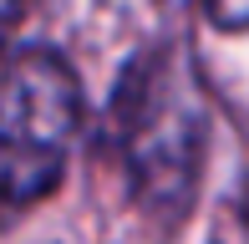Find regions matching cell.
Segmentation results:
<instances>
[{"label":"cell","mask_w":249,"mask_h":244,"mask_svg":"<svg viewBox=\"0 0 249 244\" xmlns=\"http://www.w3.org/2000/svg\"><path fill=\"white\" fill-rule=\"evenodd\" d=\"M107 142L122 163L132 204L158 224H178L194 204L209 153V112L178 46H148L122 71L107 107Z\"/></svg>","instance_id":"cell-1"},{"label":"cell","mask_w":249,"mask_h":244,"mask_svg":"<svg viewBox=\"0 0 249 244\" xmlns=\"http://www.w3.org/2000/svg\"><path fill=\"white\" fill-rule=\"evenodd\" d=\"M82 132V82L46 46L0 61V214L41 204Z\"/></svg>","instance_id":"cell-2"},{"label":"cell","mask_w":249,"mask_h":244,"mask_svg":"<svg viewBox=\"0 0 249 244\" xmlns=\"http://www.w3.org/2000/svg\"><path fill=\"white\" fill-rule=\"evenodd\" d=\"M203 10L219 31H249V0H203Z\"/></svg>","instance_id":"cell-3"},{"label":"cell","mask_w":249,"mask_h":244,"mask_svg":"<svg viewBox=\"0 0 249 244\" xmlns=\"http://www.w3.org/2000/svg\"><path fill=\"white\" fill-rule=\"evenodd\" d=\"M26 5H31V0H0V46H5L10 26H16V20L26 16Z\"/></svg>","instance_id":"cell-4"},{"label":"cell","mask_w":249,"mask_h":244,"mask_svg":"<svg viewBox=\"0 0 249 244\" xmlns=\"http://www.w3.org/2000/svg\"><path fill=\"white\" fill-rule=\"evenodd\" d=\"M163 10H183V5H194V0H158Z\"/></svg>","instance_id":"cell-5"},{"label":"cell","mask_w":249,"mask_h":244,"mask_svg":"<svg viewBox=\"0 0 249 244\" xmlns=\"http://www.w3.org/2000/svg\"><path fill=\"white\" fill-rule=\"evenodd\" d=\"M244 219H249V193H244Z\"/></svg>","instance_id":"cell-6"}]
</instances>
